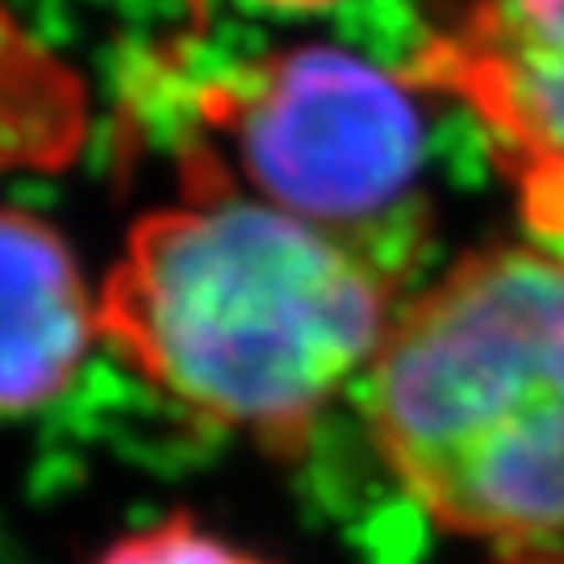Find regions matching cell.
<instances>
[{
  "label": "cell",
  "mask_w": 564,
  "mask_h": 564,
  "mask_svg": "<svg viewBox=\"0 0 564 564\" xmlns=\"http://www.w3.org/2000/svg\"><path fill=\"white\" fill-rule=\"evenodd\" d=\"M101 339L97 293L55 226L0 205V419L72 389Z\"/></svg>",
  "instance_id": "5"
},
{
  "label": "cell",
  "mask_w": 564,
  "mask_h": 564,
  "mask_svg": "<svg viewBox=\"0 0 564 564\" xmlns=\"http://www.w3.org/2000/svg\"><path fill=\"white\" fill-rule=\"evenodd\" d=\"M197 126L218 134V151L184 160L188 193H242L410 281L431 235L410 80L339 46L272 51L202 84Z\"/></svg>",
  "instance_id": "3"
},
{
  "label": "cell",
  "mask_w": 564,
  "mask_h": 564,
  "mask_svg": "<svg viewBox=\"0 0 564 564\" xmlns=\"http://www.w3.org/2000/svg\"><path fill=\"white\" fill-rule=\"evenodd\" d=\"M260 4H272V9H323V4H335V0H260Z\"/></svg>",
  "instance_id": "9"
},
{
  "label": "cell",
  "mask_w": 564,
  "mask_h": 564,
  "mask_svg": "<svg viewBox=\"0 0 564 564\" xmlns=\"http://www.w3.org/2000/svg\"><path fill=\"white\" fill-rule=\"evenodd\" d=\"M398 305L351 242L226 188L139 218L97 293L101 339L163 402L281 460L364 381Z\"/></svg>",
  "instance_id": "1"
},
{
  "label": "cell",
  "mask_w": 564,
  "mask_h": 564,
  "mask_svg": "<svg viewBox=\"0 0 564 564\" xmlns=\"http://www.w3.org/2000/svg\"><path fill=\"white\" fill-rule=\"evenodd\" d=\"M389 477L447 535L564 547V247H477L393 310L364 372Z\"/></svg>",
  "instance_id": "2"
},
{
  "label": "cell",
  "mask_w": 564,
  "mask_h": 564,
  "mask_svg": "<svg viewBox=\"0 0 564 564\" xmlns=\"http://www.w3.org/2000/svg\"><path fill=\"white\" fill-rule=\"evenodd\" d=\"M97 564H272L223 540L218 531H205L193 514H167L160 523L121 535L97 556Z\"/></svg>",
  "instance_id": "7"
},
{
  "label": "cell",
  "mask_w": 564,
  "mask_h": 564,
  "mask_svg": "<svg viewBox=\"0 0 564 564\" xmlns=\"http://www.w3.org/2000/svg\"><path fill=\"white\" fill-rule=\"evenodd\" d=\"M414 80L473 113L527 230L564 242V0H460Z\"/></svg>",
  "instance_id": "4"
},
{
  "label": "cell",
  "mask_w": 564,
  "mask_h": 564,
  "mask_svg": "<svg viewBox=\"0 0 564 564\" xmlns=\"http://www.w3.org/2000/svg\"><path fill=\"white\" fill-rule=\"evenodd\" d=\"M494 564H564V547H519V552H498Z\"/></svg>",
  "instance_id": "8"
},
{
  "label": "cell",
  "mask_w": 564,
  "mask_h": 564,
  "mask_svg": "<svg viewBox=\"0 0 564 564\" xmlns=\"http://www.w3.org/2000/svg\"><path fill=\"white\" fill-rule=\"evenodd\" d=\"M84 113L80 76L0 9V176L72 160Z\"/></svg>",
  "instance_id": "6"
}]
</instances>
